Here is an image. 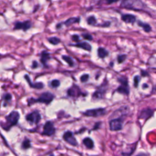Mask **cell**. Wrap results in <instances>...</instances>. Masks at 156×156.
<instances>
[{
  "label": "cell",
  "mask_w": 156,
  "mask_h": 156,
  "mask_svg": "<svg viewBox=\"0 0 156 156\" xmlns=\"http://www.w3.org/2000/svg\"><path fill=\"white\" fill-rule=\"evenodd\" d=\"M120 7L129 10L141 11L146 8V6L141 0H122Z\"/></svg>",
  "instance_id": "6da1fadb"
},
{
  "label": "cell",
  "mask_w": 156,
  "mask_h": 156,
  "mask_svg": "<svg viewBox=\"0 0 156 156\" xmlns=\"http://www.w3.org/2000/svg\"><path fill=\"white\" fill-rule=\"evenodd\" d=\"M54 96L53 93L50 92H45L42 93L40 97L37 99L31 98L28 100V104L31 105L32 104L36 103V102H40V103H45L48 104L52 101L53 100Z\"/></svg>",
  "instance_id": "7a4b0ae2"
},
{
  "label": "cell",
  "mask_w": 156,
  "mask_h": 156,
  "mask_svg": "<svg viewBox=\"0 0 156 156\" xmlns=\"http://www.w3.org/2000/svg\"><path fill=\"white\" fill-rule=\"evenodd\" d=\"M120 86L116 89V92L121 94L128 95L129 94V87L127 78L125 76H121L118 79Z\"/></svg>",
  "instance_id": "3957f363"
},
{
  "label": "cell",
  "mask_w": 156,
  "mask_h": 156,
  "mask_svg": "<svg viewBox=\"0 0 156 156\" xmlns=\"http://www.w3.org/2000/svg\"><path fill=\"white\" fill-rule=\"evenodd\" d=\"M20 118V114L17 111L12 112L8 116H6V121H7L9 127L15 125Z\"/></svg>",
  "instance_id": "277c9868"
},
{
  "label": "cell",
  "mask_w": 156,
  "mask_h": 156,
  "mask_svg": "<svg viewBox=\"0 0 156 156\" xmlns=\"http://www.w3.org/2000/svg\"><path fill=\"white\" fill-rule=\"evenodd\" d=\"M32 27V23L29 20L24 22H17L14 24V30H23L27 31Z\"/></svg>",
  "instance_id": "5b68a950"
},
{
  "label": "cell",
  "mask_w": 156,
  "mask_h": 156,
  "mask_svg": "<svg viewBox=\"0 0 156 156\" xmlns=\"http://www.w3.org/2000/svg\"><path fill=\"white\" fill-rule=\"evenodd\" d=\"M107 81H104L102 85L100 86L95 91V92L93 95V97L96 99H101L104 96L106 89H107Z\"/></svg>",
  "instance_id": "8992f818"
},
{
  "label": "cell",
  "mask_w": 156,
  "mask_h": 156,
  "mask_svg": "<svg viewBox=\"0 0 156 156\" xmlns=\"http://www.w3.org/2000/svg\"><path fill=\"white\" fill-rule=\"evenodd\" d=\"M105 114H106V110L104 109L99 108V109L88 110L86 112L84 113V115L88 116L98 117L104 115Z\"/></svg>",
  "instance_id": "52a82bcc"
},
{
  "label": "cell",
  "mask_w": 156,
  "mask_h": 156,
  "mask_svg": "<svg viewBox=\"0 0 156 156\" xmlns=\"http://www.w3.org/2000/svg\"><path fill=\"white\" fill-rule=\"evenodd\" d=\"M110 129L112 131H118L123 128V120L121 118L114 119L110 121Z\"/></svg>",
  "instance_id": "ba28073f"
},
{
  "label": "cell",
  "mask_w": 156,
  "mask_h": 156,
  "mask_svg": "<svg viewBox=\"0 0 156 156\" xmlns=\"http://www.w3.org/2000/svg\"><path fill=\"white\" fill-rule=\"evenodd\" d=\"M26 118L31 124H37L41 119V116L38 111H34L27 115Z\"/></svg>",
  "instance_id": "9c48e42d"
},
{
  "label": "cell",
  "mask_w": 156,
  "mask_h": 156,
  "mask_svg": "<svg viewBox=\"0 0 156 156\" xmlns=\"http://www.w3.org/2000/svg\"><path fill=\"white\" fill-rule=\"evenodd\" d=\"M67 94L70 97L76 98L83 95L80 88L76 85H73L67 91Z\"/></svg>",
  "instance_id": "30bf717a"
},
{
  "label": "cell",
  "mask_w": 156,
  "mask_h": 156,
  "mask_svg": "<svg viewBox=\"0 0 156 156\" xmlns=\"http://www.w3.org/2000/svg\"><path fill=\"white\" fill-rule=\"evenodd\" d=\"M55 133V128L53 123L51 121H47L45 123L43 127V134L45 135L51 136Z\"/></svg>",
  "instance_id": "8fae6325"
},
{
  "label": "cell",
  "mask_w": 156,
  "mask_h": 156,
  "mask_svg": "<svg viewBox=\"0 0 156 156\" xmlns=\"http://www.w3.org/2000/svg\"><path fill=\"white\" fill-rule=\"evenodd\" d=\"M63 139L65 140L69 144L73 145V146H77V142L76 141V139L74 136L73 133L70 131H67L64 134L63 136Z\"/></svg>",
  "instance_id": "7c38bea8"
},
{
  "label": "cell",
  "mask_w": 156,
  "mask_h": 156,
  "mask_svg": "<svg viewBox=\"0 0 156 156\" xmlns=\"http://www.w3.org/2000/svg\"><path fill=\"white\" fill-rule=\"evenodd\" d=\"M24 79L26 80L27 82L28 83L29 86L33 88L36 89H42L44 87V84L42 82H36V83H32L31 81V79L29 76L28 75H24Z\"/></svg>",
  "instance_id": "4fadbf2b"
},
{
  "label": "cell",
  "mask_w": 156,
  "mask_h": 156,
  "mask_svg": "<svg viewBox=\"0 0 156 156\" xmlns=\"http://www.w3.org/2000/svg\"><path fill=\"white\" fill-rule=\"evenodd\" d=\"M70 45L71 46L83 49L87 51H91V50H92V47H91V45L88 43L86 42H79V43H77L76 44H74V45L71 44Z\"/></svg>",
  "instance_id": "5bb4252c"
},
{
  "label": "cell",
  "mask_w": 156,
  "mask_h": 156,
  "mask_svg": "<svg viewBox=\"0 0 156 156\" xmlns=\"http://www.w3.org/2000/svg\"><path fill=\"white\" fill-rule=\"evenodd\" d=\"M121 20L126 23L133 24L136 22V17L132 14H124L121 16Z\"/></svg>",
  "instance_id": "9a60e30c"
},
{
  "label": "cell",
  "mask_w": 156,
  "mask_h": 156,
  "mask_svg": "<svg viewBox=\"0 0 156 156\" xmlns=\"http://www.w3.org/2000/svg\"><path fill=\"white\" fill-rule=\"evenodd\" d=\"M51 58L50 54L46 51H43L41 53L40 57V62L45 67L47 66V62Z\"/></svg>",
  "instance_id": "2e32d148"
},
{
  "label": "cell",
  "mask_w": 156,
  "mask_h": 156,
  "mask_svg": "<svg viewBox=\"0 0 156 156\" xmlns=\"http://www.w3.org/2000/svg\"><path fill=\"white\" fill-rule=\"evenodd\" d=\"M80 22V18L79 17H71L68 19H67L66 21H65L63 23H62L63 24L66 26L67 27L70 26L71 25L76 23H79Z\"/></svg>",
  "instance_id": "e0dca14e"
},
{
  "label": "cell",
  "mask_w": 156,
  "mask_h": 156,
  "mask_svg": "<svg viewBox=\"0 0 156 156\" xmlns=\"http://www.w3.org/2000/svg\"><path fill=\"white\" fill-rule=\"evenodd\" d=\"M153 114V111L152 110L149 109H146L143 110L141 112L139 118H142V119L148 118L151 116H152Z\"/></svg>",
  "instance_id": "ac0fdd59"
},
{
  "label": "cell",
  "mask_w": 156,
  "mask_h": 156,
  "mask_svg": "<svg viewBox=\"0 0 156 156\" xmlns=\"http://www.w3.org/2000/svg\"><path fill=\"white\" fill-rule=\"evenodd\" d=\"M137 24H138V25L139 26L142 28L146 32H151V30H152L151 26L149 25V24H148V23H143V22H142L141 21H139Z\"/></svg>",
  "instance_id": "d6986e66"
},
{
  "label": "cell",
  "mask_w": 156,
  "mask_h": 156,
  "mask_svg": "<svg viewBox=\"0 0 156 156\" xmlns=\"http://www.w3.org/2000/svg\"><path fill=\"white\" fill-rule=\"evenodd\" d=\"M98 55L100 58H104L109 55V52L105 48H99L98 49Z\"/></svg>",
  "instance_id": "ffe728a7"
},
{
  "label": "cell",
  "mask_w": 156,
  "mask_h": 156,
  "mask_svg": "<svg viewBox=\"0 0 156 156\" xmlns=\"http://www.w3.org/2000/svg\"><path fill=\"white\" fill-rule=\"evenodd\" d=\"M62 58L68 64V65L70 67H74V65H75L74 61L73 60V58H71V57H70L68 56H66V55H63V56H62Z\"/></svg>",
  "instance_id": "44dd1931"
},
{
  "label": "cell",
  "mask_w": 156,
  "mask_h": 156,
  "mask_svg": "<svg viewBox=\"0 0 156 156\" xmlns=\"http://www.w3.org/2000/svg\"><path fill=\"white\" fill-rule=\"evenodd\" d=\"M83 143L87 148L92 149L94 146V143L92 140L90 138H86L83 140Z\"/></svg>",
  "instance_id": "7402d4cb"
},
{
  "label": "cell",
  "mask_w": 156,
  "mask_h": 156,
  "mask_svg": "<svg viewBox=\"0 0 156 156\" xmlns=\"http://www.w3.org/2000/svg\"><path fill=\"white\" fill-rule=\"evenodd\" d=\"M48 40L51 44L54 45H57L58 43H60V42H61L60 39L56 37H49V38H48Z\"/></svg>",
  "instance_id": "603a6c76"
},
{
  "label": "cell",
  "mask_w": 156,
  "mask_h": 156,
  "mask_svg": "<svg viewBox=\"0 0 156 156\" xmlns=\"http://www.w3.org/2000/svg\"><path fill=\"white\" fill-rule=\"evenodd\" d=\"M87 22L88 24L91 26H96V19L95 16H90L87 19Z\"/></svg>",
  "instance_id": "cb8c5ba5"
},
{
  "label": "cell",
  "mask_w": 156,
  "mask_h": 156,
  "mask_svg": "<svg viewBox=\"0 0 156 156\" xmlns=\"http://www.w3.org/2000/svg\"><path fill=\"white\" fill-rule=\"evenodd\" d=\"M61 84V82H60V81L58 80V79H54L50 83V85L51 86L53 87V88H57L58 87V86H60Z\"/></svg>",
  "instance_id": "d4e9b609"
},
{
  "label": "cell",
  "mask_w": 156,
  "mask_h": 156,
  "mask_svg": "<svg viewBox=\"0 0 156 156\" xmlns=\"http://www.w3.org/2000/svg\"><path fill=\"white\" fill-rule=\"evenodd\" d=\"M127 56L126 54H121L118 55V56L117 57V61L119 63H121L123 62H124V61L126 59Z\"/></svg>",
  "instance_id": "484cf974"
},
{
  "label": "cell",
  "mask_w": 156,
  "mask_h": 156,
  "mask_svg": "<svg viewBox=\"0 0 156 156\" xmlns=\"http://www.w3.org/2000/svg\"><path fill=\"white\" fill-rule=\"evenodd\" d=\"M140 81V77L139 76H135L134 79V85L135 87H137Z\"/></svg>",
  "instance_id": "4316f807"
},
{
  "label": "cell",
  "mask_w": 156,
  "mask_h": 156,
  "mask_svg": "<svg viewBox=\"0 0 156 156\" xmlns=\"http://www.w3.org/2000/svg\"><path fill=\"white\" fill-rule=\"evenodd\" d=\"M89 79V75L88 74H84L81 76L80 79L82 82H86Z\"/></svg>",
  "instance_id": "83f0119b"
},
{
  "label": "cell",
  "mask_w": 156,
  "mask_h": 156,
  "mask_svg": "<svg viewBox=\"0 0 156 156\" xmlns=\"http://www.w3.org/2000/svg\"><path fill=\"white\" fill-rule=\"evenodd\" d=\"M82 36L84 38L86 39V40H88L89 41H91L93 40V37L91 36L90 34H88V33H83L82 34Z\"/></svg>",
  "instance_id": "f1b7e54d"
},
{
  "label": "cell",
  "mask_w": 156,
  "mask_h": 156,
  "mask_svg": "<svg viewBox=\"0 0 156 156\" xmlns=\"http://www.w3.org/2000/svg\"><path fill=\"white\" fill-rule=\"evenodd\" d=\"M22 146L23 148L24 149H27V148H29L31 147V145H30V141L28 140H25L23 143V145H22Z\"/></svg>",
  "instance_id": "f546056e"
},
{
  "label": "cell",
  "mask_w": 156,
  "mask_h": 156,
  "mask_svg": "<svg viewBox=\"0 0 156 156\" xmlns=\"http://www.w3.org/2000/svg\"><path fill=\"white\" fill-rule=\"evenodd\" d=\"M71 38L74 42H76V43H79L80 42V38L79 36L77 34H74L71 36Z\"/></svg>",
  "instance_id": "4dcf8cb0"
},
{
  "label": "cell",
  "mask_w": 156,
  "mask_h": 156,
  "mask_svg": "<svg viewBox=\"0 0 156 156\" xmlns=\"http://www.w3.org/2000/svg\"><path fill=\"white\" fill-rule=\"evenodd\" d=\"M12 99V95L9 93H7L4 95V100L5 101H9Z\"/></svg>",
  "instance_id": "1f68e13d"
},
{
  "label": "cell",
  "mask_w": 156,
  "mask_h": 156,
  "mask_svg": "<svg viewBox=\"0 0 156 156\" xmlns=\"http://www.w3.org/2000/svg\"><path fill=\"white\" fill-rule=\"evenodd\" d=\"M110 25V22H106L104 23L103 24H99L98 26H101L102 28H107V27H109Z\"/></svg>",
  "instance_id": "d6a6232c"
},
{
  "label": "cell",
  "mask_w": 156,
  "mask_h": 156,
  "mask_svg": "<svg viewBox=\"0 0 156 156\" xmlns=\"http://www.w3.org/2000/svg\"><path fill=\"white\" fill-rule=\"evenodd\" d=\"M38 62L37 61H34L32 62V68H33V69L36 68L38 67Z\"/></svg>",
  "instance_id": "836d02e7"
},
{
  "label": "cell",
  "mask_w": 156,
  "mask_h": 156,
  "mask_svg": "<svg viewBox=\"0 0 156 156\" xmlns=\"http://www.w3.org/2000/svg\"><path fill=\"white\" fill-rule=\"evenodd\" d=\"M119 0H106V1L107 4H111L112 3H116L117 1H118Z\"/></svg>",
  "instance_id": "e575fe53"
},
{
  "label": "cell",
  "mask_w": 156,
  "mask_h": 156,
  "mask_svg": "<svg viewBox=\"0 0 156 156\" xmlns=\"http://www.w3.org/2000/svg\"><path fill=\"white\" fill-rule=\"evenodd\" d=\"M136 156H148V155L146 154H145V153H140Z\"/></svg>",
  "instance_id": "d590c367"
},
{
  "label": "cell",
  "mask_w": 156,
  "mask_h": 156,
  "mask_svg": "<svg viewBox=\"0 0 156 156\" xmlns=\"http://www.w3.org/2000/svg\"><path fill=\"white\" fill-rule=\"evenodd\" d=\"M141 73V75H142V76H146V75H148V74H147V73L145 72V71H142Z\"/></svg>",
  "instance_id": "8d00e7d4"
},
{
  "label": "cell",
  "mask_w": 156,
  "mask_h": 156,
  "mask_svg": "<svg viewBox=\"0 0 156 156\" xmlns=\"http://www.w3.org/2000/svg\"><path fill=\"white\" fill-rule=\"evenodd\" d=\"M155 90H156V87H155Z\"/></svg>",
  "instance_id": "74e56055"
}]
</instances>
